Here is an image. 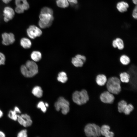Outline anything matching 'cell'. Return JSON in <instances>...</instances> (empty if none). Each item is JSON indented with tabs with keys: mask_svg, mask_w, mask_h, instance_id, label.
I'll use <instances>...</instances> for the list:
<instances>
[{
	"mask_svg": "<svg viewBox=\"0 0 137 137\" xmlns=\"http://www.w3.org/2000/svg\"><path fill=\"white\" fill-rule=\"evenodd\" d=\"M20 71L22 75L25 77H32L38 73V66L35 62L28 60L25 65H21Z\"/></svg>",
	"mask_w": 137,
	"mask_h": 137,
	"instance_id": "cell-1",
	"label": "cell"
},
{
	"mask_svg": "<svg viewBox=\"0 0 137 137\" xmlns=\"http://www.w3.org/2000/svg\"><path fill=\"white\" fill-rule=\"evenodd\" d=\"M121 81L117 77H111L107 82L106 87L108 91L114 94H118L121 91Z\"/></svg>",
	"mask_w": 137,
	"mask_h": 137,
	"instance_id": "cell-2",
	"label": "cell"
},
{
	"mask_svg": "<svg viewBox=\"0 0 137 137\" xmlns=\"http://www.w3.org/2000/svg\"><path fill=\"white\" fill-rule=\"evenodd\" d=\"M74 102L79 105H81L87 103L89 100L87 92L84 89L81 91H76L73 95Z\"/></svg>",
	"mask_w": 137,
	"mask_h": 137,
	"instance_id": "cell-3",
	"label": "cell"
},
{
	"mask_svg": "<svg viewBox=\"0 0 137 137\" xmlns=\"http://www.w3.org/2000/svg\"><path fill=\"white\" fill-rule=\"evenodd\" d=\"M84 131L87 137H97L101 135L100 127L95 124H87L85 127Z\"/></svg>",
	"mask_w": 137,
	"mask_h": 137,
	"instance_id": "cell-4",
	"label": "cell"
},
{
	"mask_svg": "<svg viewBox=\"0 0 137 137\" xmlns=\"http://www.w3.org/2000/svg\"><path fill=\"white\" fill-rule=\"evenodd\" d=\"M54 106L57 111H59L61 109V112L64 114H66L70 110L69 102L63 97L59 98L57 101L55 103Z\"/></svg>",
	"mask_w": 137,
	"mask_h": 137,
	"instance_id": "cell-5",
	"label": "cell"
},
{
	"mask_svg": "<svg viewBox=\"0 0 137 137\" xmlns=\"http://www.w3.org/2000/svg\"><path fill=\"white\" fill-rule=\"evenodd\" d=\"M3 12V20L6 23H8L13 19L15 15V12L14 9L9 6L5 7Z\"/></svg>",
	"mask_w": 137,
	"mask_h": 137,
	"instance_id": "cell-6",
	"label": "cell"
},
{
	"mask_svg": "<svg viewBox=\"0 0 137 137\" xmlns=\"http://www.w3.org/2000/svg\"><path fill=\"white\" fill-rule=\"evenodd\" d=\"M26 32L28 37L32 39L40 36L42 33L40 28L34 25L30 26L27 29Z\"/></svg>",
	"mask_w": 137,
	"mask_h": 137,
	"instance_id": "cell-7",
	"label": "cell"
},
{
	"mask_svg": "<svg viewBox=\"0 0 137 137\" xmlns=\"http://www.w3.org/2000/svg\"><path fill=\"white\" fill-rule=\"evenodd\" d=\"M17 120L21 125L25 127L30 126L32 123L30 116L26 114L18 115Z\"/></svg>",
	"mask_w": 137,
	"mask_h": 137,
	"instance_id": "cell-8",
	"label": "cell"
},
{
	"mask_svg": "<svg viewBox=\"0 0 137 137\" xmlns=\"http://www.w3.org/2000/svg\"><path fill=\"white\" fill-rule=\"evenodd\" d=\"M2 44L6 46H8L13 44L15 41L14 35L12 33L5 32L2 34Z\"/></svg>",
	"mask_w": 137,
	"mask_h": 137,
	"instance_id": "cell-9",
	"label": "cell"
},
{
	"mask_svg": "<svg viewBox=\"0 0 137 137\" xmlns=\"http://www.w3.org/2000/svg\"><path fill=\"white\" fill-rule=\"evenodd\" d=\"M100 98L101 101L104 103L111 104L113 102L115 97L112 94L108 91L101 94Z\"/></svg>",
	"mask_w": 137,
	"mask_h": 137,
	"instance_id": "cell-10",
	"label": "cell"
},
{
	"mask_svg": "<svg viewBox=\"0 0 137 137\" xmlns=\"http://www.w3.org/2000/svg\"><path fill=\"white\" fill-rule=\"evenodd\" d=\"M39 18V21L47 25L48 27L51 25L54 19L53 15L50 14L40 13Z\"/></svg>",
	"mask_w": 137,
	"mask_h": 137,
	"instance_id": "cell-11",
	"label": "cell"
},
{
	"mask_svg": "<svg viewBox=\"0 0 137 137\" xmlns=\"http://www.w3.org/2000/svg\"><path fill=\"white\" fill-rule=\"evenodd\" d=\"M110 127L107 125H102L100 127L101 135L106 137H113L114 136V133L110 131Z\"/></svg>",
	"mask_w": 137,
	"mask_h": 137,
	"instance_id": "cell-12",
	"label": "cell"
},
{
	"mask_svg": "<svg viewBox=\"0 0 137 137\" xmlns=\"http://www.w3.org/2000/svg\"><path fill=\"white\" fill-rule=\"evenodd\" d=\"M15 6L18 7L25 11L29 8V5L27 0H15Z\"/></svg>",
	"mask_w": 137,
	"mask_h": 137,
	"instance_id": "cell-13",
	"label": "cell"
},
{
	"mask_svg": "<svg viewBox=\"0 0 137 137\" xmlns=\"http://www.w3.org/2000/svg\"><path fill=\"white\" fill-rule=\"evenodd\" d=\"M107 81L106 77L104 74H99L96 76V83L100 86L104 85L106 83Z\"/></svg>",
	"mask_w": 137,
	"mask_h": 137,
	"instance_id": "cell-14",
	"label": "cell"
},
{
	"mask_svg": "<svg viewBox=\"0 0 137 137\" xmlns=\"http://www.w3.org/2000/svg\"><path fill=\"white\" fill-rule=\"evenodd\" d=\"M112 44L114 47L115 48L117 47L119 50L123 49L124 48L123 41L122 39L119 38H117L113 40Z\"/></svg>",
	"mask_w": 137,
	"mask_h": 137,
	"instance_id": "cell-15",
	"label": "cell"
},
{
	"mask_svg": "<svg viewBox=\"0 0 137 137\" xmlns=\"http://www.w3.org/2000/svg\"><path fill=\"white\" fill-rule=\"evenodd\" d=\"M20 43L21 45L25 49L29 48L32 45V43L30 40L25 37L21 38Z\"/></svg>",
	"mask_w": 137,
	"mask_h": 137,
	"instance_id": "cell-16",
	"label": "cell"
},
{
	"mask_svg": "<svg viewBox=\"0 0 137 137\" xmlns=\"http://www.w3.org/2000/svg\"><path fill=\"white\" fill-rule=\"evenodd\" d=\"M129 6V5L127 3L122 1L117 3L116 7L119 11L123 12L127 11Z\"/></svg>",
	"mask_w": 137,
	"mask_h": 137,
	"instance_id": "cell-17",
	"label": "cell"
},
{
	"mask_svg": "<svg viewBox=\"0 0 137 137\" xmlns=\"http://www.w3.org/2000/svg\"><path fill=\"white\" fill-rule=\"evenodd\" d=\"M30 57L32 61L37 62L39 61L42 58V55L39 51H34L30 55Z\"/></svg>",
	"mask_w": 137,
	"mask_h": 137,
	"instance_id": "cell-18",
	"label": "cell"
},
{
	"mask_svg": "<svg viewBox=\"0 0 137 137\" xmlns=\"http://www.w3.org/2000/svg\"><path fill=\"white\" fill-rule=\"evenodd\" d=\"M32 93L35 96L38 98L41 97L43 95V91L39 86H36L33 89Z\"/></svg>",
	"mask_w": 137,
	"mask_h": 137,
	"instance_id": "cell-19",
	"label": "cell"
},
{
	"mask_svg": "<svg viewBox=\"0 0 137 137\" xmlns=\"http://www.w3.org/2000/svg\"><path fill=\"white\" fill-rule=\"evenodd\" d=\"M120 80L122 82L128 83L130 81V76L129 74L126 72L121 73L119 75Z\"/></svg>",
	"mask_w": 137,
	"mask_h": 137,
	"instance_id": "cell-20",
	"label": "cell"
},
{
	"mask_svg": "<svg viewBox=\"0 0 137 137\" xmlns=\"http://www.w3.org/2000/svg\"><path fill=\"white\" fill-rule=\"evenodd\" d=\"M57 78L58 80L62 83H65L68 80L66 73L64 72H61L58 74Z\"/></svg>",
	"mask_w": 137,
	"mask_h": 137,
	"instance_id": "cell-21",
	"label": "cell"
},
{
	"mask_svg": "<svg viewBox=\"0 0 137 137\" xmlns=\"http://www.w3.org/2000/svg\"><path fill=\"white\" fill-rule=\"evenodd\" d=\"M72 62L74 66L77 67H82L84 63L81 60L76 57L72 58Z\"/></svg>",
	"mask_w": 137,
	"mask_h": 137,
	"instance_id": "cell-22",
	"label": "cell"
},
{
	"mask_svg": "<svg viewBox=\"0 0 137 137\" xmlns=\"http://www.w3.org/2000/svg\"><path fill=\"white\" fill-rule=\"evenodd\" d=\"M56 3L57 6L61 8H64L67 7L69 5L67 0H57Z\"/></svg>",
	"mask_w": 137,
	"mask_h": 137,
	"instance_id": "cell-23",
	"label": "cell"
},
{
	"mask_svg": "<svg viewBox=\"0 0 137 137\" xmlns=\"http://www.w3.org/2000/svg\"><path fill=\"white\" fill-rule=\"evenodd\" d=\"M127 105V102L124 100H122L119 102L118 104V110L119 112H123Z\"/></svg>",
	"mask_w": 137,
	"mask_h": 137,
	"instance_id": "cell-24",
	"label": "cell"
},
{
	"mask_svg": "<svg viewBox=\"0 0 137 137\" xmlns=\"http://www.w3.org/2000/svg\"><path fill=\"white\" fill-rule=\"evenodd\" d=\"M120 61L123 65H126L130 63V59L128 56L125 55H123L120 58Z\"/></svg>",
	"mask_w": 137,
	"mask_h": 137,
	"instance_id": "cell-25",
	"label": "cell"
},
{
	"mask_svg": "<svg viewBox=\"0 0 137 137\" xmlns=\"http://www.w3.org/2000/svg\"><path fill=\"white\" fill-rule=\"evenodd\" d=\"M134 109V107L132 104H127L123 113L126 115H129L130 112L133 110Z\"/></svg>",
	"mask_w": 137,
	"mask_h": 137,
	"instance_id": "cell-26",
	"label": "cell"
},
{
	"mask_svg": "<svg viewBox=\"0 0 137 137\" xmlns=\"http://www.w3.org/2000/svg\"><path fill=\"white\" fill-rule=\"evenodd\" d=\"M17 112L14 110H10L9 111L8 114V117L14 121L17 120L18 115Z\"/></svg>",
	"mask_w": 137,
	"mask_h": 137,
	"instance_id": "cell-27",
	"label": "cell"
},
{
	"mask_svg": "<svg viewBox=\"0 0 137 137\" xmlns=\"http://www.w3.org/2000/svg\"><path fill=\"white\" fill-rule=\"evenodd\" d=\"M53 13L51 9L46 7H43L41 11V13L50 14L53 15Z\"/></svg>",
	"mask_w": 137,
	"mask_h": 137,
	"instance_id": "cell-28",
	"label": "cell"
},
{
	"mask_svg": "<svg viewBox=\"0 0 137 137\" xmlns=\"http://www.w3.org/2000/svg\"><path fill=\"white\" fill-rule=\"evenodd\" d=\"M37 107L40 108L41 110L44 112H45L46 110V106L45 104L42 101L39 102L37 105Z\"/></svg>",
	"mask_w": 137,
	"mask_h": 137,
	"instance_id": "cell-29",
	"label": "cell"
},
{
	"mask_svg": "<svg viewBox=\"0 0 137 137\" xmlns=\"http://www.w3.org/2000/svg\"><path fill=\"white\" fill-rule=\"evenodd\" d=\"M17 136L18 137H27V130L26 129H24L21 131L18 134Z\"/></svg>",
	"mask_w": 137,
	"mask_h": 137,
	"instance_id": "cell-30",
	"label": "cell"
},
{
	"mask_svg": "<svg viewBox=\"0 0 137 137\" xmlns=\"http://www.w3.org/2000/svg\"><path fill=\"white\" fill-rule=\"evenodd\" d=\"M5 60L6 58L5 55L0 52V65L5 64Z\"/></svg>",
	"mask_w": 137,
	"mask_h": 137,
	"instance_id": "cell-31",
	"label": "cell"
},
{
	"mask_svg": "<svg viewBox=\"0 0 137 137\" xmlns=\"http://www.w3.org/2000/svg\"><path fill=\"white\" fill-rule=\"evenodd\" d=\"M75 57L80 59L84 63L86 61V58L84 56L78 54Z\"/></svg>",
	"mask_w": 137,
	"mask_h": 137,
	"instance_id": "cell-32",
	"label": "cell"
},
{
	"mask_svg": "<svg viewBox=\"0 0 137 137\" xmlns=\"http://www.w3.org/2000/svg\"><path fill=\"white\" fill-rule=\"evenodd\" d=\"M137 6H136L134 9L132 13V16L135 19H137Z\"/></svg>",
	"mask_w": 137,
	"mask_h": 137,
	"instance_id": "cell-33",
	"label": "cell"
},
{
	"mask_svg": "<svg viewBox=\"0 0 137 137\" xmlns=\"http://www.w3.org/2000/svg\"><path fill=\"white\" fill-rule=\"evenodd\" d=\"M68 2L70 3L73 4H76L77 3V0H67Z\"/></svg>",
	"mask_w": 137,
	"mask_h": 137,
	"instance_id": "cell-34",
	"label": "cell"
},
{
	"mask_svg": "<svg viewBox=\"0 0 137 137\" xmlns=\"http://www.w3.org/2000/svg\"><path fill=\"white\" fill-rule=\"evenodd\" d=\"M14 110L17 113H20L21 112L19 108L17 107H14Z\"/></svg>",
	"mask_w": 137,
	"mask_h": 137,
	"instance_id": "cell-35",
	"label": "cell"
},
{
	"mask_svg": "<svg viewBox=\"0 0 137 137\" xmlns=\"http://www.w3.org/2000/svg\"><path fill=\"white\" fill-rule=\"evenodd\" d=\"M12 0H2L3 3L7 4L10 3Z\"/></svg>",
	"mask_w": 137,
	"mask_h": 137,
	"instance_id": "cell-36",
	"label": "cell"
},
{
	"mask_svg": "<svg viewBox=\"0 0 137 137\" xmlns=\"http://www.w3.org/2000/svg\"><path fill=\"white\" fill-rule=\"evenodd\" d=\"M5 136V133L2 131H0V137H4Z\"/></svg>",
	"mask_w": 137,
	"mask_h": 137,
	"instance_id": "cell-37",
	"label": "cell"
},
{
	"mask_svg": "<svg viewBox=\"0 0 137 137\" xmlns=\"http://www.w3.org/2000/svg\"><path fill=\"white\" fill-rule=\"evenodd\" d=\"M3 114L2 111L0 109V118L3 116Z\"/></svg>",
	"mask_w": 137,
	"mask_h": 137,
	"instance_id": "cell-38",
	"label": "cell"
},
{
	"mask_svg": "<svg viewBox=\"0 0 137 137\" xmlns=\"http://www.w3.org/2000/svg\"><path fill=\"white\" fill-rule=\"evenodd\" d=\"M133 2L135 4H137V0H132Z\"/></svg>",
	"mask_w": 137,
	"mask_h": 137,
	"instance_id": "cell-39",
	"label": "cell"
},
{
	"mask_svg": "<svg viewBox=\"0 0 137 137\" xmlns=\"http://www.w3.org/2000/svg\"><path fill=\"white\" fill-rule=\"evenodd\" d=\"M45 106H46V107H48V104L47 103H45Z\"/></svg>",
	"mask_w": 137,
	"mask_h": 137,
	"instance_id": "cell-40",
	"label": "cell"
}]
</instances>
